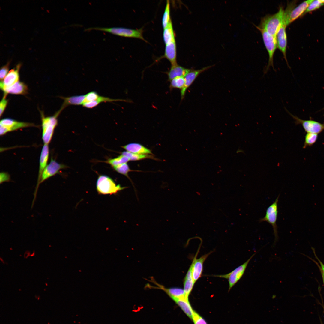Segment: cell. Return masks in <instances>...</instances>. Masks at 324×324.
Wrapping results in <instances>:
<instances>
[{
    "instance_id": "e0dca14e",
    "label": "cell",
    "mask_w": 324,
    "mask_h": 324,
    "mask_svg": "<svg viewBox=\"0 0 324 324\" xmlns=\"http://www.w3.org/2000/svg\"><path fill=\"white\" fill-rule=\"evenodd\" d=\"M164 57L170 62L172 65L177 64L176 40L166 44Z\"/></svg>"
},
{
    "instance_id": "4fadbf2b",
    "label": "cell",
    "mask_w": 324,
    "mask_h": 324,
    "mask_svg": "<svg viewBox=\"0 0 324 324\" xmlns=\"http://www.w3.org/2000/svg\"><path fill=\"white\" fill-rule=\"evenodd\" d=\"M67 167V166L59 164L52 158L50 162L46 166L42 173L40 184L48 178L58 173L60 170Z\"/></svg>"
},
{
    "instance_id": "ba28073f",
    "label": "cell",
    "mask_w": 324,
    "mask_h": 324,
    "mask_svg": "<svg viewBox=\"0 0 324 324\" xmlns=\"http://www.w3.org/2000/svg\"><path fill=\"white\" fill-rule=\"evenodd\" d=\"M284 109L295 120L296 125L301 124L305 132L307 133L318 134L324 130V123L312 120L302 119L292 114L285 107Z\"/></svg>"
},
{
    "instance_id": "83f0119b",
    "label": "cell",
    "mask_w": 324,
    "mask_h": 324,
    "mask_svg": "<svg viewBox=\"0 0 324 324\" xmlns=\"http://www.w3.org/2000/svg\"><path fill=\"white\" fill-rule=\"evenodd\" d=\"M121 154L128 157L130 160L136 161L147 158H152V155L148 154H138L132 153L128 151H124Z\"/></svg>"
},
{
    "instance_id": "ac0fdd59",
    "label": "cell",
    "mask_w": 324,
    "mask_h": 324,
    "mask_svg": "<svg viewBox=\"0 0 324 324\" xmlns=\"http://www.w3.org/2000/svg\"><path fill=\"white\" fill-rule=\"evenodd\" d=\"M191 69L185 68L178 64L172 65L170 70L166 72L168 76V80L170 81L177 77H184Z\"/></svg>"
},
{
    "instance_id": "d6986e66",
    "label": "cell",
    "mask_w": 324,
    "mask_h": 324,
    "mask_svg": "<svg viewBox=\"0 0 324 324\" xmlns=\"http://www.w3.org/2000/svg\"><path fill=\"white\" fill-rule=\"evenodd\" d=\"M27 86L23 82L18 81L12 86L5 88L3 91L4 95L8 94H25L28 92Z\"/></svg>"
},
{
    "instance_id": "3957f363",
    "label": "cell",
    "mask_w": 324,
    "mask_h": 324,
    "mask_svg": "<svg viewBox=\"0 0 324 324\" xmlns=\"http://www.w3.org/2000/svg\"><path fill=\"white\" fill-rule=\"evenodd\" d=\"M97 30L110 32L118 36L130 38H134L145 40L142 35V29H131L124 27H91L86 29V30Z\"/></svg>"
},
{
    "instance_id": "603a6c76",
    "label": "cell",
    "mask_w": 324,
    "mask_h": 324,
    "mask_svg": "<svg viewBox=\"0 0 324 324\" xmlns=\"http://www.w3.org/2000/svg\"><path fill=\"white\" fill-rule=\"evenodd\" d=\"M180 308L184 313L190 319H192L194 310L188 300V298L185 297L174 300Z\"/></svg>"
},
{
    "instance_id": "4dcf8cb0",
    "label": "cell",
    "mask_w": 324,
    "mask_h": 324,
    "mask_svg": "<svg viewBox=\"0 0 324 324\" xmlns=\"http://www.w3.org/2000/svg\"><path fill=\"white\" fill-rule=\"evenodd\" d=\"M113 168L118 173L126 176L131 182H132L128 175V172L132 170L130 169L127 163L120 164Z\"/></svg>"
},
{
    "instance_id": "30bf717a",
    "label": "cell",
    "mask_w": 324,
    "mask_h": 324,
    "mask_svg": "<svg viewBox=\"0 0 324 324\" xmlns=\"http://www.w3.org/2000/svg\"><path fill=\"white\" fill-rule=\"evenodd\" d=\"M36 126L33 123L19 122L10 118H5L0 122V135H3L7 133L21 128Z\"/></svg>"
},
{
    "instance_id": "8d00e7d4",
    "label": "cell",
    "mask_w": 324,
    "mask_h": 324,
    "mask_svg": "<svg viewBox=\"0 0 324 324\" xmlns=\"http://www.w3.org/2000/svg\"><path fill=\"white\" fill-rule=\"evenodd\" d=\"M10 180V175L7 172H2L0 173V183L1 184L4 182H9Z\"/></svg>"
},
{
    "instance_id": "484cf974",
    "label": "cell",
    "mask_w": 324,
    "mask_h": 324,
    "mask_svg": "<svg viewBox=\"0 0 324 324\" xmlns=\"http://www.w3.org/2000/svg\"><path fill=\"white\" fill-rule=\"evenodd\" d=\"M130 160L127 157L121 154L116 158H109L105 162L110 164L113 168L120 164L127 163Z\"/></svg>"
},
{
    "instance_id": "f1b7e54d",
    "label": "cell",
    "mask_w": 324,
    "mask_h": 324,
    "mask_svg": "<svg viewBox=\"0 0 324 324\" xmlns=\"http://www.w3.org/2000/svg\"><path fill=\"white\" fill-rule=\"evenodd\" d=\"M171 20L170 16V2L169 0H167L162 19V25L163 28L167 26Z\"/></svg>"
},
{
    "instance_id": "7c38bea8",
    "label": "cell",
    "mask_w": 324,
    "mask_h": 324,
    "mask_svg": "<svg viewBox=\"0 0 324 324\" xmlns=\"http://www.w3.org/2000/svg\"><path fill=\"white\" fill-rule=\"evenodd\" d=\"M213 65L208 66L200 69L194 70L191 69L184 76L185 83L184 88L181 90V100L184 98L187 90L193 83L198 76L202 73L210 69Z\"/></svg>"
},
{
    "instance_id": "d4e9b609",
    "label": "cell",
    "mask_w": 324,
    "mask_h": 324,
    "mask_svg": "<svg viewBox=\"0 0 324 324\" xmlns=\"http://www.w3.org/2000/svg\"><path fill=\"white\" fill-rule=\"evenodd\" d=\"M163 37L165 44L173 40H176L171 20L167 26L164 28Z\"/></svg>"
},
{
    "instance_id": "52a82bcc",
    "label": "cell",
    "mask_w": 324,
    "mask_h": 324,
    "mask_svg": "<svg viewBox=\"0 0 324 324\" xmlns=\"http://www.w3.org/2000/svg\"><path fill=\"white\" fill-rule=\"evenodd\" d=\"M255 254H254L246 262L230 273L226 274L214 275V276L227 279L229 284L228 291H230L242 278L249 262Z\"/></svg>"
},
{
    "instance_id": "8fae6325",
    "label": "cell",
    "mask_w": 324,
    "mask_h": 324,
    "mask_svg": "<svg viewBox=\"0 0 324 324\" xmlns=\"http://www.w3.org/2000/svg\"><path fill=\"white\" fill-rule=\"evenodd\" d=\"M49 150L48 145L47 144H44L42 149L40 158L37 185L34 194V197L32 201V206H34L36 197L37 191L40 184V182L42 173L47 165V163L49 158Z\"/></svg>"
},
{
    "instance_id": "6da1fadb",
    "label": "cell",
    "mask_w": 324,
    "mask_h": 324,
    "mask_svg": "<svg viewBox=\"0 0 324 324\" xmlns=\"http://www.w3.org/2000/svg\"><path fill=\"white\" fill-rule=\"evenodd\" d=\"M284 10L280 7L278 11L273 14H268L262 17L260 24L256 28L259 30L265 31L276 37L277 34L284 22Z\"/></svg>"
},
{
    "instance_id": "d590c367",
    "label": "cell",
    "mask_w": 324,
    "mask_h": 324,
    "mask_svg": "<svg viewBox=\"0 0 324 324\" xmlns=\"http://www.w3.org/2000/svg\"><path fill=\"white\" fill-rule=\"evenodd\" d=\"M6 95H4L0 103V116L2 115L8 103V100L6 98Z\"/></svg>"
},
{
    "instance_id": "d6a6232c",
    "label": "cell",
    "mask_w": 324,
    "mask_h": 324,
    "mask_svg": "<svg viewBox=\"0 0 324 324\" xmlns=\"http://www.w3.org/2000/svg\"><path fill=\"white\" fill-rule=\"evenodd\" d=\"M192 320L194 324H208L204 318L194 310Z\"/></svg>"
},
{
    "instance_id": "5b68a950",
    "label": "cell",
    "mask_w": 324,
    "mask_h": 324,
    "mask_svg": "<svg viewBox=\"0 0 324 324\" xmlns=\"http://www.w3.org/2000/svg\"><path fill=\"white\" fill-rule=\"evenodd\" d=\"M42 139L44 144L48 145L52 139L54 130L57 125L58 115L45 117L41 112Z\"/></svg>"
},
{
    "instance_id": "ffe728a7",
    "label": "cell",
    "mask_w": 324,
    "mask_h": 324,
    "mask_svg": "<svg viewBox=\"0 0 324 324\" xmlns=\"http://www.w3.org/2000/svg\"><path fill=\"white\" fill-rule=\"evenodd\" d=\"M85 97V95H75L67 97H61V98L64 100V101L61 109L58 112L60 114L62 111L68 106L82 105Z\"/></svg>"
},
{
    "instance_id": "44dd1931",
    "label": "cell",
    "mask_w": 324,
    "mask_h": 324,
    "mask_svg": "<svg viewBox=\"0 0 324 324\" xmlns=\"http://www.w3.org/2000/svg\"><path fill=\"white\" fill-rule=\"evenodd\" d=\"M128 152L138 154H152L151 150L143 145L136 143H132L122 146Z\"/></svg>"
},
{
    "instance_id": "2e32d148",
    "label": "cell",
    "mask_w": 324,
    "mask_h": 324,
    "mask_svg": "<svg viewBox=\"0 0 324 324\" xmlns=\"http://www.w3.org/2000/svg\"><path fill=\"white\" fill-rule=\"evenodd\" d=\"M211 253L205 254L199 259H196L195 257L193 260L191 265L192 276L195 283L201 276L204 262Z\"/></svg>"
},
{
    "instance_id": "8992f818",
    "label": "cell",
    "mask_w": 324,
    "mask_h": 324,
    "mask_svg": "<svg viewBox=\"0 0 324 324\" xmlns=\"http://www.w3.org/2000/svg\"><path fill=\"white\" fill-rule=\"evenodd\" d=\"M279 196V195L274 201L267 208L264 217L259 220L260 223L266 221L272 226L275 237V242H277L278 238L277 221L278 214V203Z\"/></svg>"
},
{
    "instance_id": "9a60e30c",
    "label": "cell",
    "mask_w": 324,
    "mask_h": 324,
    "mask_svg": "<svg viewBox=\"0 0 324 324\" xmlns=\"http://www.w3.org/2000/svg\"><path fill=\"white\" fill-rule=\"evenodd\" d=\"M21 64L19 63L15 68L11 70L3 81L0 82V88L2 90L9 87L19 81V71L21 67Z\"/></svg>"
},
{
    "instance_id": "1f68e13d",
    "label": "cell",
    "mask_w": 324,
    "mask_h": 324,
    "mask_svg": "<svg viewBox=\"0 0 324 324\" xmlns=\"http://www.w3.org/2000/svg\"><path fill=\"white\" fill-rule=\"evenodd\" d=\"M324 4V0H313L309 5L303 14L319 9Z\"/></svg>"
},
{
    "instance_id": "f35d334b",
    "label": "cell",
    "mask_w": 324,
    "mask_h": 324,
    "mask_svg": "<svg viewBox=\"0 0 324 324\" xmlns=\"http://www.w3.org/2000/svg\"><path fill=\"white\" fill-rule=\"evenodd\" d=\"M320 269V271H321V274H322V278L323 281V284H324V274L323 273L322 271H321V270Z\"/></svg>"
},
{
    "instance_id": "f546056e",
    "label": "cell",
    "mask_w": 324,
    "mask_h": 324,
    "mask_svg": "<svg viewBox=\"0 0 324 324\" xmlns=\"http://www.w3.org/2000/svg\"><path fill=\"white\" fill-rule=\"evenodd\" d=\"M318 137V134L307 133L305 136V140L303 148H305L308 146H312L316 142Z\"/></svg>"
},
{
    "instance_id": "7402d4cb",
    "label": "cell",
    "mask_w": 324,
    "mask_h": 324,
    "mask_svg": "<svg viewBox=\"0 0 324 324\" xmlns=\"http://www.w3.org/2000/svg\"><path fill=\"white\" fill-rule=\"evenodd\" d=\"M157 285L158 286L157 288L164 291L173 301L178 298L187 297L183 289L182 288L178 287L167 288L159 284H157Z\"/></svg>"
},
{
    "instance_id": "74e56055",
    "label": "cell",
    "mask_w": 324,
    "mask_h": 324,
    "mask_svg": "<svg viewBox=\"0 0 324 324\" xmlns=\"http://www.w3.org/2000/svg\"><path fill=\"white\" fill-rule=\"evenodd\" d=\"M315 256H316V259H317L320 263V269L321 270V271H322L324 274V265L322 263V262L319 259V258L317 257V256H316L315 255Z\"/></svg>"
},
{
    "instance_id": "277c9868",
    "label": "cell",
    "mask_w": 324,
    "mask_h": 324,
    "mask_svg": "<svg viewBox=\"0 0 324 324\" xmlns=\"http://www.w3.org/2000/svg\"><path fill=\"white\" fill-rule=\"evenodd\" d=\"M262 34L264 44L268 52L269 59L267 65L265 68L264 75L266 74L270 66L276 71L274 66V56L277 47L276 37L273 36L263 30H259Z\"/></svg>"
},
{
    "instance_id": "5bb4252c",
    "label": "cell",
    "mask_w": 324,
    "mask_h": 324,
    "mask_svg": "<svg viewBox=\"0 0 324 324\" xmlns=\"http://www.w3.org/2000/svg\"><path fill=\"white\" fill-rule=\"evenodd\" d=\"M286 26L284 22L279 30L277 35V47L283 54L288 67L290 68L287 60L286 51L287 44V38L286 32Z\"/></svg>"
},
{
    "instance_id": "e575fe53",
    "label": "cell",
    "mask_w": 324,
    "mask_h": 324,
    "mask_svg": "<svg viewBox=\"0 0 324 324\" xmlns=\"http://www.w3.org/2000/svg\"><path fill=\"white\" fill-rule=\"evenodd\" d=\"M10 63V62H8L5 65L3 66L1 68L0 71V82L3 81L8 74Z\"/></svg>"
},
{
    "instance_id": "cb8c5ba5",
    "label": "cell",
    "mask_w": 324,
    "mask_h": 324,
    "mask_svg": "<svg viewBox=\"0 0 324 324\" xmlns=\"http://www.w3.org/2000/svg\"><path fill=\"white\" fill-rule=\"evenodd\" d=\"M195 283L192 273V265L191 264L185 277L184 280V289L186 296L188 298Z\"/></svg>"
},
{
    "instance_id": "7a4b0ae2",
    "label": "cell",
    "mask_w": 324,
    "mask_h": 324,
    "mask_svg": "<svg viewBox=\"0 0 324 324\" xmlns=\"http://www.w3.org/2000/svg\"><path fill=\"white\" fill-rule=\"evenodd\" d=\"M127 188L116 185L113 180L105 175L99 176L96 182V189L99 194H115Z\"/></svg>"
},
{
    "instance_id": "9c48e42d",
    "label": "cell",
    "mask_w": 324,
    "mask_h": 324,
    "mask_svg": "<svg viewBox=\"0 0 324 324\" xmlns=\"http://www.w3.org/2000/svg\"><path fill=\"white\" fill-rule=\"evenodd\" d=\"M313 0L303 2L291 10L286 8L284 10V21L286 26L303 14L310 4Z\"/></svg>"
},
{
    "instance_id": "4316f807",
    "label": "cell",
    "mask_w": 324,
    "mask_h": 324,
    "mask_svg": "<svg viewBox=\"0 0 324 324\" xmlns=\"http://www.w3.org/2000/svg\"><path fill=\"white\" fill-rule=\"evenodd\" d=\"M169 88L170 90L174 88L181 89L184 88L185 80L184 77H180L175 78L170 81Z\"/></svg>"
},
{
    "instance_id": "836d02e7",
    "label": "cell",
    "mask_w": 324,
    "mask_h": 324,
    "mask_svg": "<svg viewBox=\"0 0 324 324\" xmlns=\"http://www.w3.org/2000/svg\"><path fill=\"white\" fill-rule=\"evenodd\" d=\"M85 95L84 103L96 100L100 96L97 92L94 91L90 92Z\"/></svg>"
}]
</instances>
